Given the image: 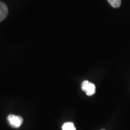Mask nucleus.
<instances>
[{
  "label": "nucleus",
  "mask_w": 130,
  "mask_h": 130,
  "mask_svg": "<svg viewBox=\"0 0 130 130\" xmlns=\"http://www.w3.org/2000/svg\"><path fill=\"white\" fill-rule=\"evenodd\" d=\"M7 121L11 126L14 128L20 127L23 123V119L19 116H16L14 115H10L7 117Z\"/></svg>",
  "instance_id": "2"
},
{
  "label": "nucleus",
  "mask_w": 130,
  "mask_h": 130,
  "mask_svg": "<svg viewBox=\"0 0 130 130\" xmlns=\"http://www.w3.org/2000/svg\"><path fill=\"white\" fill-rule=\"evenodd\" d=\"M81 89L84 92H86V93L88 96L93 95L96 92V87L95 84L89 82L87 80L84 81L82 83Z\"/></svg>",
  "instance_id": "1"
},
{
  "label": "nucleus",
  "mask_w": 130,
  "mask_h": 130,
  "mask_svg": "<svg viewBox=\"0 0 130 130\" xmlns=\"http://www.w3.org/2000/svg\"><path fill=\"white\" fill-rule=\"evenodd\" d=\"M108 3L113 8H118L121 5V0H107Z\"/></svg>",
  "instance_id": "5"
},
{
  "label": "nucleus",
  "mask_w": 130,
  "mask_h": 130,
  "mask_svg": "<svg viewBox=\"0 0 130 130\" xmlns=\"http://www.w3.org/2000/svg\"><path fill=\"white\" fill-rule=\"evenodd\" d=\"M62 130H76L74 123L66 122L63 125Z\"/></svg>",
  "instance_id": "4"
},
{
  "label": "nucleus",
  "mask_w": 130,
  "mask_h": 130,
  "mask_svg": "<svg viewBox=\"0 0 130 130\" xmlns=\"http://www.w3.org/2000/svg\"><path fill=\"white\" fill-rule=\"evenodd\" d=\"M7 6L4 3L0 1V22L3 21L8 14Z\"/></svg>",
  "instance_id": "3"
},
{
  "label": "nucleus",
  "mask_w": 130,
  "mask_h": 130,
  "mask_svg": "<svg viewBox=\"0 0 130 130\" xmlns=\"http://www.w3.org/2000/svg\"><path fill=\"white\" fill-rule=\"evenodd\" d=\"M102 130H104V129H102Z\"/></svg>",
  "instance_id": "6"
}]
</instances>
